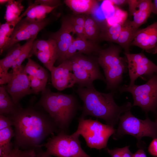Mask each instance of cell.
Returning <instances> with one entry per match:
<instances>
[{"instance_id":"14","label":"cell","mask_w":157,"mask_h":157,"mask_svg":"<svg viewBox=\"0 0 157 157\" xmlns=\"http://www.w3.org/2000/svg\"><path fill=\"white\" fill-rule=\"evenodd\" d=\"M71 30L62 22L61 27L57 31L51 34L50 38L54 39L57 45L58 59L59 64L65 60L68 48L74 38L70 34Z\"/></svg>"},{"instance_id":"15","label":"cell","mask_w":157,"mask_h":157,"mask_svg":"<svg viewBox=\"0 0 157 157\" xmlns=\"http://www.w3.org/2000/svg\"><path fill=\"white\" fill-rule=\"evenodd\" d=\"M101 50L96 43L77 37L74 39L69 47L65 56V60H69L77 53L88 54L96 52L98 53Z\"/></svg>"},{"instance_id":"30","label":"cell","mask_w":157,"mask_h":157,"mask_svg":"<svg viewBox=\"0 0 157 157\" xmlns=\"http://www.w3.org/2000/svg\"><path fill=\"white\" fill-rule=\"evenodd\" d=\"M55 48H57L56 42L52 38H50L47 40H35L33 43L29 58L37 53Z\"/></svg>"},{"instance_id":"25","label":"cell","mask_w":157,"mask_h":157,"mask_svg":"<svg viewBox=\"0 0 157 157\" xmlns=\"http://www.w3.org/2000/svg\"><path fill=\"white\" fill-rule=\"evenodd\" d=\"M85 38L96 43L99 38V28L96 21L89 15H85L84 26Z\"/></svg>"},{"instance_id":"10","label":"cell","mask_w":157,"mask_h":157,"mask_svg":"<svg viewBox=\"0 0 157 157\" xmlns=\"http://www.w3.org/2000/svg\"><path fill=\"white\" fill-rule=\"evenodd\" d=\"M24 67L13 70V76L4 85L14 103L19 104L20 100L26 96L33 93L30 87L28 78L24 71Z\"/></svg>"},{"instance_id":"37","label":"cell","mask_w":157,"mask_h":157,"mask_svg":"<svg viewBox=\"0 0 157 157\" xmlns=\"http://www.w3.org/2000/svg\"><path fill=\"white\" fill-rule=\"evenodd\" d=\"M139 0H127V3L129 6V10L130 16H133L137 10Z\"/></svg>"},{"instance_id":"29","label":"cell","mask_w":157,"mask_h":157,"mask_svg":"<svg viewBox=\"0 0 157 157\" xmlns=\"http://www.w3.org/2000/svg\"><path fill=\"white\" fill-rule=\"evenodd\" d=\"M50 72L58 59L57 48L40 52L34 55Z\"/></svg>"},{"instance_id":"17","label":"cell","mask_w":157,"mask_h":157,"mask_svg":"<svg viewBox=\"0 0 157 157\" xmlns=\"http://www.w3.org/2000/svg\"><path fill=\"white\" fill-rule=\"evenodd\" d=\"M64 2L77 15L92 13L98 7L97 1L94 0H65Z\"/></svg>"},{"instance_id":"44","label":"cell","mask_w":157,"mask_h":157,"mask_svg":"<svg viewBox=\"0 0 157 157\" xmlns=\"http://www.w3.org/2000/svg\"><path fill=\"white\" fill-rule=\"evenodd\" d=\"M10 0H0V3L1 4H4L6 3H8Z\"/></svg>"},{"instance_id":"19","label":"cell","mask_w":157,"mask_h":157,"mask_svg":"<svg viewBox=\"0 0 157 157\" xmlns=\"http://www.w3.org/2000/svg\"><path fill=\"white\" fill-rule=\"evenodd\" d=\"M138 30L133 26L130 21L124 23L116 43L124 49L125 53H129L130 47Z\"/></svg>"},{"instance_id":"40","label":"cell","mask_w":157,"mask_h":157,"mask_svg":"<svg viewBox=\"0 0 157 157\" xmlns=\"http://www.w3.org/2000/svg\"><path fill=\"white\" fill-rule=\"evenodd\" d=\"M129 147L126 146L121 148V157H133V154L129 150Z\"/></svg>"},{"instance_id":"20","label":"cell","mask_w":157,"mask_h":157,"mask_svg":"<svg viewBox=\"0 0 157 157\" xmlns=\"http://www.w3.org/2000/svg\"><path fill=\"white\" fill-rule=\"evenodd\" d=\"M58 6L49 7L34 3L28 7V9L25 18L31 22L41 21L45 19L48 14Z\"/></svg>"},{"instance_id":"18","label":"cell","mask_w":157,"mask_h":157,"mask_svg":"<svg viewBox=\"0 0 157 157\" xmlns=\"http://www.w3.org/2000/svg\"><path fill=\"white\" fill-rule=\"evenodd\" d=\"M152 3L150 0H139L137 7L138 9L133 15V20L131 21L135 28L138 29L146 22L152 13Z\"/></svg>"},{"instance_id":"41","label":"cell","mask_w":157,"mask_h":157,"mask_svg":"<svg viewBox=\"0 0 157 157\" xmlns=\"http://www.w3.org/2000/svg\"><path fill=\"white\" fill-rule=\"evenodd\" d=\"M133 157H147V156L144 150L140 149L133 154Z\"/></svg>"},{"instance_id":"24","label":"cell","mask_w":157,"mask_h":157,"mask_svg":"<svg viewBox=\"0 0 157 157\" xmlns=\"http://www.w3.org/2000/svg\"><path fill=\"white\" fill-rule=\"evenodd\" d=\"M22 46L16 44L9 49L6 56L0 60V74H7L20 54Z\"/></svg>"},{"instance_id":"22","label":"cell","mask_w":157,"mask_h":157,"mask_svg":"<svg viewBox=\"0 0 157 157\" xmlns=\"http://www.w3.org/2000/svg\"><path fill=\"white\" fill-rule=\"evenodd\" d=\"M70 60L72 63V72L76 84H77L78 86L86 87L93 83V82L96 80L92 75L83 68L77 63Z\"/></svg>"},{"instance_id":"28","label":"cell","mask_w":157,"mask_h":157,"mask_svg":"<svg viewBox=\"0 0 157 157\" xmlns=\"http://www.w3.org/2000/svg\"><path fill=\"white\" fill-rule=\"evenodd\" d=\"M22 0H10L7 3L4 18L6 22L13 21L17 19L24 10Z\"/></svg>"},{"instance_id":"21","label":"cell","mask_w":157,"mask_h":157,"mask_svg":"<svg viewBox=\"0 0 157 157\" xmlns=\"http://www.w3.org/2000/svg\"><path fill=\"white\" fill-rule=\"evenodd\" d=\"M20 106L19 104L14 103L4 85H1L0 87V115L9 116Z\"/></svg>"},{"instance_id":"8","label":"cell","mask_w":157,"mask_h":157,"mask_svg":"<svg viewBox=\"0 0 157 157\" xmlns=\"http://www.w3.org/2000/svg\"><path fill=\"white\" fill-rule=\"evenodd\" d=\"M49 22L48 19L38 22L30 21L25 17L22 19L16 26L7 44L0 50V54L20 41L27 40L37 36Z\"/></svg>"},{"instance_id":"12","label":"cell","mask_w":157,"mask_h":157,"mask_svg":"<svg viewBox=\"0 0 157 157\" xmlns=\"http://www.w3.org/2000/svg\"><path fill=\"white\" fill-rule=\"evenodd\" d=\"M50 72L52 85L59 91L72 88L76 84L69 60L64 61L56 67L54 66Z\"/></svg>"},{"instance_id":"34","label":"cell","mask_w":157,"mask_h":157,"mask_svg":"<svg viewBox=\"0 0 157 157\" xmlns=\"http://www.w3.org/2000/svg\"><path fill=\"white\" fill-rule=\"evenodd\" d=\"M27 75L33 93L36 94L40 92H42L45 89L46 83L31 76Z\"/></svg>"},{"instance_id":"32","label":"cell","mask_w":157,"mask_h":157,"mask_svg":"<svg viewBox=\"0 0 157 157\" xmlns=\"http://www.w3.org/2000/svg\"><path fill=\"white\" fill-rule=\"evenodd\" d=\"M124 23H115L108 27L100 33L99 38L108 41V40L114 34L120 33L124 25Z\"/></svg>"},{"instance_id":"13","label":"cell","mask_w":157,"mask_h":157,"mask_svg":"<svg viewBox=\"0 0 157 157\" xmlns=\"http://www.w3.org/2000/svg\"><path fill=\"white\" fill-rule=\"evenodd\" d=\"M131 45L137 46L148 53H157V22L138 29Z\"/></svg>"},{"instance_id":"38","label":"cell","mask_w":157,"mask_h":157,"mask_svg":"<svg viewBox=\"0 0 157 157\" xmlns=\"http://www.w3.org/2000/svg\"><path fill=\"white\" fill-rule=\"evenodd\" d=\"M148 151L151 155L157 157V138L153 139L149 144Z\"/></svg>"},{"instance_id":"43","label":"cell","mask_w":157,"mask_h":157,"mask_svg":"<svg viewBox=\"0 0 157 157\" xmlns=\"http://www.w3.org/2000/svg\"><path fill=\"white\" fill-rule=\"evenodd\" d=\"M152 12L153 13L157 15V0H154L152 3Z\"/></svg>"},{"instance_id":"35","label":"cell","mask_w":157,"mask_h":157,"mask_svg":"<svg viewBox=\"0 0 157 157\" xmlns=\"http://www.w3.org/2000/svg\"><path fill=\"white\" fill-rule=\"evenodd\" d=\"M13 126V123L11 119L8 117L0 115V130H2Z\"/></svg>"},{"instance_id":"42","label":"cell","mask_w":157,"mask_h":157,"mask_svg":"<svg viewBox=\"0 0 157 157\" xmlns=\"http://www.w3.org/2000/svg\"><path fill=\"white\" fill-rule=\"evenodd\" d=\"M113 4L117 6L123 5L127 3V0H108Z\"/></svg>"},{"instance_id":"3","label":"cell","mask_w":157,"mask_h":157,"mask_svg":"<svg viewBox=\"0 0 157 157\" xmlns=\"http://www.w3.org/2000/svg\"><path fill=\"white\" fill-rule=\"evenodd\" d=\"M37 105L48 114L60 132L65 133L79 107L77 99L73 94L55 92L47 88L42 92Z\"/></svg>"},{"instance_id":"4","label":"cell","mask_w":157,"mask_h":157,"mask_svg":"<svg viewBox=\"0 0 157 157\" xmlns=\"http://www.w3.org/2000/svg\"><path fill=\"white\" fill-rule=\"evenodd\" d=\"M80 135L76 131L70 135L60 132L39 145L40 149L44 147L46 150L38 153L36 157H91L82 149Z\"/></svg>"},{"instance_id":"27","label":"cell","mask_w":157,"mask_h":157,"mask_svg":"<svg viewBox=\"0 0 157 157\" xmlns=\"http://www.w3.org/2000/svg\"><path fill=\"white\" fill-rule=\"evenodd\" d=\"M14 136V131L11 127L0 130V157L7 154L13 148L10 141Z\"/></svg>"},{"instance_id":"5","label":"cell","mask_w":157,"mask_h":157,"mask_svg":"<svg viewBox=\"0 0 157 157\" xmlns=\"http://www.w3.org/2000/svg\"><path fill=\"white\" fill-rule=\"evenodd\" d=\"M125 135L133 136L139 141L145 137L157 138V125L148 117L144 120L135 117L130 110L120 116L117 129L113 138L117 140Z\"/></svg>"},{"instance_id":"31","label":"cell","mask_w":157,"mask_h":157,"mask_svg":"<svg viewBox=\"0 0 157 157\" xmlns=\"http://www.w3.org/2000/svg\"><path fill=\"white\" fill-rule=\"evenodd\" d=\"M37 36L27 40L26 42L22 46L21 51L20 55L17 58L13 63L11 68L13 70L20 67L26 58H29V53L31 50L33 43Z\"/></svg>"},{"instance_id":"9","label":"cell","mask_w":157,"mask_h":157,"mask_svg":"<svg viewBox=\"0 0 157 157\" xmlns=\"http://www.w3.org/2000/svg\"><path fill=\"white\" fill-rule=\"evenodd\" d=\"M124 54L126 58L130 79L129 85H134L136 80L142 75L149 76L150 78L157 75V66L143 53Z\"/></svg>"},{"instance_id":"39","label":"cell","mask_w":157,"mask_h":157,"mask_svg":"<svg viewBox=\"0 0 157 157\" xmlns=\"http://www.w3.org/2000/svg\"><path fill=\"white\" fill-rule=\"evenodd\" d=\"M106 150L111 157H121V148H115L111 149L106 148Z\"/></svg>"},{"instance_id":"16","label":"cell","mask_w":157,"mask_h":157,"mask_svg":"<svg viewBox=\"0 0 157 157\" xmlns=\"http://www.w3.org/2000/svg\"><path fill=\"white\" fill-rule=\"evenodd\" d=\"M69 60L77 63L83 68L92 75L96 80H100L105 82V78L100 71L97 59L95 60L82 53H77Z\"/></svg>"},{"instance_id":"6","label":"cell","mask_w":157,"mask_h":157,"mask_svg":"<svg viewBox=\"0 0 157 157\" xmlns=\"http://www.w3.org/2000/svg\"><path fill=\"white\" fill-rule=\"evenodd\" d=\"M78 122L76 131L82 136L87 146L91 149L106 148L109 138L116 131L113 127L97 120L80 117Z\"/></svg>"},{"instance_id":"11","label":"cell","mask_w":157,"mask_h":157,"mask_svg":"<svg viewBox=\"0 0 157 157\" xmlns=\"http://www.w3.org/2000/svg\"><path fill=\"white\" fill-rule=\"evenodd\" d=\"M121 51L120 48L115 46L101 49L98 53L97 60L104 72L116 73L123 69L125 62L120 56Z\"/></svg>"},{"instance_id":"23","label":"cell","mask_w":157,"mask_h":157,"mask_svg":"<svg viewBox=\"0 0 157 157\" xmlns=\"http://www.w3.org/2000/svg\"><path fill=\"white\" fill-rule=\"evenodd\" d=\"M28 8L25 12L17 19L13 21L6 22L0 26V50L7 44L18 23L26 16L28 10Z\"/></svg>"},{"instance_id":"36","label":"cell","mask_w":157,"mask_h":157,"mask_svg":"<svg viewBox=\"0 0 157 157\" xmlns=\"http://www.w3.org/2000/svg\"><path fill=\"white\" fill-rule=\"evenodd\" d=\"M34 3L37 4H40L49 7H55L59 6L60 1L57 0H36Z\"/></svg>"},{"instance_id":"45","label":"cell","mask_w":157,"mask_h":157,"mask_svg":"<svg viewBox=\"0 0 157 157\" xmlns=\"http://www.w3.org/2000/svg\"><path fill=\"white\" fill-rule=\"evenodd\" d=\"M155 122H156V123L157 125V117L156 119V121H155Z\"/></svg>"},{"instance_id":"33","label":"cell","mask_w":157,"mask_h":157,"mask_svg":"<svg viewBox=\"0 0 157 157\" xmlns=\"http://www.w3.org/2000/svg\"><path fill=\"white\" fill-rule=\"evenodd\" d=\"M36 156L35 149L22 151L19 147H14L8 153L2 157H36Z\"/></svg>"},{"instance_id":"7","label":"cell","mask_w":157,"mask_h":157,"mask_svg":"<svg viewBox=\"0 0 157 157\" xmlns=\"http://www.w3.org/2000/svg\"><path fill=\"white\" fill-rule=\"evenodd\" d=\"M120 93L128 92L132 96V106L140 107L147 113L155 112L157 108V75L149 79L145 84L132 86L124 85L119 87Z\"/></svg>"},{"instance_id":"2","label":"cell","mask_w":157,"mask_h":157,"mask_svg":"<svg viewBox=\"0 0 157 157\" xmlns=\"http://www.w3.org/2000/svg\"><path fill=\"white\" fill-rule=\"evenodd\" d=\"M77 94L83 103L81 117L91 115L102 119L106 124L114 127L118 122L121 114L131 110V103L121 106L115 102L113 92L104 93L97 91L93 83L85 87L78 86Z\"/></svg>"},{"instance_id":"1","label":"cell","mask_w":157,"mask_h":157,"mask_svg":"<svg viewBox=\"0 0 157 157\" xmlns=\"http://www.w3.org/2000/svg\"><path fill=\"white\" fill-rule=\"evenodd\" d=\"M8 117L14 127V147L22 149H40L41 143L47 137L60 132L47 113L33 106L24 108L20 106Z\"/></svg>"},{"instance_id":"26","label":"cell","mask_w":157,"mask_h":157,"mask_svg":"<svg viewBox=\"0 0 157 157\" xmlns=\"http://www.w3.org/2000/svg\"><path fill=\"white\" fill-rule=\"evenodd\" d=\"M28 59V62L24 68L26 74L47 83L48 74L46 70L29 58Z\"/></svg>"}]
</instances>
